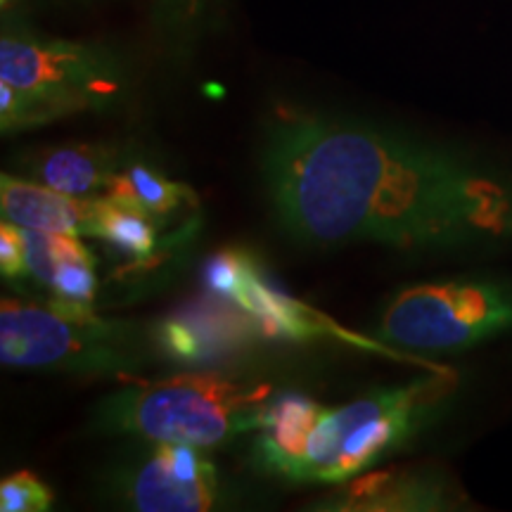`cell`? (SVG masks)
I'll use <instances>...</instances> for the list:
<instances>
[{
    "mask_svg": "<svg viewBox=\"0 0 512 512\" xmlns=\"http://www.w3.org/2000/svg\"><path fill=\"white\" fill-rule=\"evenodd\" d=\"M0 273L8 283L29 280L27 242H24L22 226L3 219L0 223Z\"/></svg>",
    "mask_w": 512,
    "mask_h": 512,
    "instance_id": "cell-18",
    "label": "cell"
},
{
    "mask_svg": "<svg viewBox=\"0 0 512 512\" xmlns=\"http://www.w3.org/2000/svg\"><path fill=\"white\" fill-rule=\"evenodd\" d=\"M202 283L209 294L245 311L268 337L330 339V342L335 339V342L354 344L358 349L373 351V354L394 358V361L415 363V366L425 368L439 366V363L420 361V358L403 354L377 337L370 339L349 332L325 313L304 304L302 299H294L287 292L278 290L249 249L228 247L211 254L207 264L202 266Z\"/></svg>",
    "mask_w": 512,
    "mask_h": 512,
    "instance_id": "cell-8",
    "label": "cell"
},
{
    "mask_svg": "<svg viewBox=\"0 0 512 512\" xmlns=\"http://www.w3.org/2000/svg\"><path fill=\"white\" fill-rule=\"evenodd\" d=\"M0 214L22 228L95 238L102 214V195H67L5 171L0 176Z\"/></svg>",
    "mask_w": 512,
    "mask_h": 512,
    "instance_id": "cell-11",
    "label": "cell"
},
{
    "mask_svg": "<svg viewBox=\"0 0 512 512\" xmlns=\"http://www.w3.org/2000/svg\"><path fill=\"white\" fill-rule=\"evenodd\" d=\"M105 475V494L124 510L207 512L238 508L242 494L209 448L133 439Z\"/></svg>",
    "mask_w": 512,
    "mask_h": 512,
    "instance_id": "cell-7",
    "label": "cell"
},
{
    "mask_svg": "<svg viewBox=\"0 0 512 512\" xmlns=\"http://www.w3.org/2000/svg\"><path fill=\"white\" fill-rule=\"evenodd\" d=\"M159 233L162 228L143 211L102 195V214L95 240L107 242L114 252L128 259V264L119 271L121 278L128 273L155 271L162 264V254L157 252Z\"/></svg>",
    "mask_w": 512,
    "mask_h": 512,
    "instance_id": "cell-14",
    "label": "cell"
},
{
    "mask_svg": "<svg viewBox=\"0 0 512 512\" xmlns=\"http://www.w3.org/2000/svg\"><path fill=\"white\" fill-rule=\"evenodd\" d=\"M375 337L430 363L512 337V273H460L403 285L377 313Z\"/></svg>",
    "mask_w": 512,
    "mask_h": 512,
    "instance_id": "cell-6",
    "label": "cell"
},
{
    "mask_svg": "<svg viewBox=\"0 0 512 512\" xmlns=\"http://www.w3.org/2000/svg\"><path fill=\"white\" fill-rule=\"evenodd\" d=\"M157 342L164 361L181 366H200L235 349H245L264 332L245 311L230 304V311H181L155 323Z\"/></svg>",
    "mask_w": 512,
    "mask_h": 512,
    "instance_id": "cell-10",
    "label": "cell"
},
{
    "mask_svg": "<svg viewBox=\"0 0 512 512\" xmlns=\"http://www.w3.org/2000/svg\"><path fill=\"white\" fill-rule=\"evenodd\" d=\"M164 361L155 323L102 316L60 297L0 304V363L29 373L140 380Z\"/></svg>",
    "mask_w": 512,
    "mask_h": 512,
    "instance_id": "cell-5",
    "label": "cell"
},
{
    "mask_svg": "<svg viewBox=\"0 0 512 512\" xmlns=\"http://www.w3.org/2000/svg\"><path fill=\"white\" fill-rule=\"evenodd\" d=\"M131 155L128 145L74 143L36 147L17 159L19 176L67 195H105L107 185Z\"/></svg>",
    "mask_w": 512,
    "mask_h": 512,
    "instance_id": "cell-12",
    "label": "cell"
},
{
    "mask_svg": "<svg viewBox=\"0 0 512 512\" xmlns=\"http://www.w3.org/2000/svg\"><path fill=\"white\" fill-rule=\"evenodd\" d=\"M460 389L463 377L441 366L337 406L287 389L254 434V465L290 484L349 482L437 427Z\"/></svg>",
    "mask_w": 512,
    "mask_h": 512,
    "instance_id": "cell-2",
    "label": "cell"
},
{
    "mask_svg": "<svg viewBox=\"0 0 512 512\" xmlns=\"http://www.w3.org/2000/svg\"><path fill=\"white\" fill-rule=\"evenodd\" d=\"M105 197L143 211L162 230L171 221H181V216L200 209V195L188 183L174 181L159 169L157 162H150L133 150L107 185Z\"/></svg>",
    "mask_w": 512,
    "mask_h": 512,
    "instance_id": "cell-13",
    "label": "cell"
},
{
    "mask_svg": "<svg viewBox=\"0 0 512 512\" xmlns=\"http://www.w3.org/2000/svg\"><path fill=\"white\" fill-rule=\"evenodd\" d=\"M159 36L171 48L183 50L200 34L209 0H152Z\"/></svg>",
    "mask_w": 512,
    "mask_h": 512,
    "instance_id": "cell-15",
    "label": "cell"
},
{
    "mask_svg": "<svg viewBox=\"0 0 512 512\" xmlns=\"http://www.w3.org/2000/svg\"><path fill=\"white\" fill-rule=\"evenodd\" d=\"M131 91L126 62L100 43L57 38L3 24L0 133L5 138L81 114L121 107Z\"/></svg>",
    "mask_w": 512,
    "mask_h": 512,
    "instance_id": "cell-4",
    "label": "cell"
},
{
    "mask_svg": "<svg viewBox=\"0 0 512 512\" xmlns=\"http://www.w3.org/2000/svg\"><path fill=\"white\" fill-rule=\"evenodd\" d=\"M285 392L271 377L221 370L140 377L102 396L91 425L105 437L169 441L214 451L259 432L275 399Z\"/></svg>",
    "mask_w": 512,
    "mask_h": 512,
    "instance_id": "cell-3",
    "label": "cell"
},
{
    "mask_svg": "<svg viewBox=\"0 0 512 512\" xmlns=\"http://www.w3.org/2000/svg\"><path fill=\"white\" fill-rule=\"evenodd\" d=\"M98 266L81 264V261H64L57 264L53 287H50L48 297H60L67 302H81V304H95L100 292V278Z\"/></svg>",
    "mask_w": 512,
    "mask_h": 512,
    "instance_id": "cell-17",
    "label": "cell"
},
{
    "mask_svg": "<svg viewBox=\"0 0 512 512\" xmlns=\"http://www.w3.org/2000/svg\"><path fill=\"white\" fill-rule=\"evenodd\" d=\"M470 498L441 467H373L349 482L330 486L306 510L316 512H446L465 510Z\"/></svg>",
    "mask_w": 512,
    "mask_h": 512,
    "instance_id": "cell-9",
    "label": "cell"
},
{
    "mask_svg": "<svg viewBox=\"0 0 512 512\" xmlns=\"http://www.w3.org/2000/svg\"><path fill=\"white\" fill-rule=\"evenodd\" d=\"M256 171L271 216L304 247L411 259L512 254V162L356 114L275 105Z\"/></svg>",
    "mask_w": 512,
    "mask_h": 512,
    "instance_id": "cell-1",
    "label": "cell"
},
{
    "mask_svg": "<svg viewBox=\"0 0 512 512\" xmlns=\"http://www.w3.org/2000/svg\"><path fill=\"white\" fill-rule=\"evenodd\" d=\"M55 505L53 489L31 470L12 472L0 482L3 512H48Z\"/></svg>",
    "mask_w": 512,
    "mask_h": 512,
    "instance_id": "cell-16",
    "label": "cell"
}]
</instances>
